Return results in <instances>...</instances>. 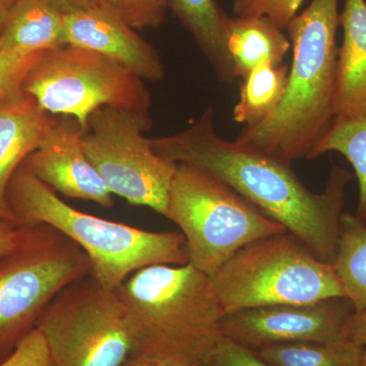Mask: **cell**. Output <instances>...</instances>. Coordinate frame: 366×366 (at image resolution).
<instances>
[{
  "label": "cell",
  "mask_w": 366,
  "mask_h": 366,
  "mask_svg": "<svg viewBox=\"0 0 366 366\" xmlns=\"http://www.w3.org/2000/svg\"><path fill=\"white\" fill-rule=\"evenodd\" d=\"M151 144L159 155L225 183L281 224L317 259L333 264L346 189L353 177L348 170L332 166L324 190L312 192L291 163L219 136L211 106L187 129L151 139Z\"/></svg>",
  "instance_id": "6da1fadb"
},
{
  "label": "cell",
  "mask_w": 366,
  "mask_h": 366,
  "mask_svg": "<svg viewBox=\"0 0 366 366\" xmlns=\"http://www.w3.org/2000/svg\"><path fill=\"white\" fill-rule=\"evenodd\" d=\"M339 0H312L286 26L293 59L283 99L261 124L235 142L292 163L312 159L335 120Z\"/></svg>",
  "instance_id": "7a4b0ae2"
},
{
  "label": "cell",
  "mask_w": 366,
  "mask_h": 366,
  "mask_svg": "<svg viewBox=\"0 0 366 366\" xmlns=\"http://www.w3.org/2000/svg\"><path fill=\"white\" fill-rule=\"evenodd\" d=\"M132 355L199 366L222 336L211 278L194 264H154L117 289Z\"/></svg>",
  "instance_id": "3957f363"
},
{
  "label": "cell",
  "mask_w": 366,
  "mask_h": 366,
  "mask_svg": "<svg viewBox=\"0 0 366 366\" xmlns=\"http://www.w3.org/2000/svg\"><path fill=\"white\" fill-rule=\"evenodd\" d=\"M7 202L19 225L50 226L76 243L90 259L91 276L106 288L117 290L146 267L189 262L182 233L154 232L84 213L24 165L9 183Z\"/></svg>",
  "instance_id": "277c9868"
},
{
  "label": "cell",
  "mask_w": 366,
  "mask_h": 366,
  "mask_svg": "<svg viewBox=\"0 0 366 366\" xmlns=\"http://www.w3.org/2000/svg\"><path fill=\"white\" fill-rule=\"evenodd\" d=\"M209 278L223 317L252 308L345 297L333 264L320 261L289 232L245 245Z\"/></svg>",
  "instance_id": "5b68a950"
},
{
  "label": "cell",
  "mask_w": 366,
  "mask_h": 366,
  "mask_svg": "<svg viewBox=\"0 0 366 366\" xmlns=\"http://www.w3.org/2000/svg\"><path fill=\"white\" fill-rule=\"evenodd\" d=\"M164 217L182 229L190 264L209 277L250 242L288 232L225 183L185 164H177Z\"/></svg>",
  "instance_id": "8992f818"
},
{
  "label": "cell",
  "mask_w": 366,
  "mask_h": 366,
  "mask_svg": "<svg viewBox=\"0 0 366 366\" xmlns=\"http://www.w3.org/2000/svg\"><path fill=\"white\" fill-rule=\"evenodd\" d=\"M90 259L50 226H26L21 244L0 259V362L33 331L52 300L90 276Z\"/></svg>",
  "instance_id": "52a82bcc"
},
{
  "label": "cell",
  "mask_w": 366,
  "mask_h": 366,
  "mask_svg": "<svg viewBox=\"0 0 366 366\" xmlns=\"http://www.w3.org/2000/svg\"><path fill=\"white\" fill-rule=\"evenodd\" d=\"M23 91L46 112L74 118L84 129L92 113L102 107L150 115L151 96L143 79L104 55L78 46L43 53Z\"/></svg>",
  "instance_id": "ba28073f"
},
{
  "label": "cell",
  "mask_w": 366,
  "mask_h": 366,
  "mask_svg": "<svg viewBox=\"0 0 366 366\" xmlns=\"http://www.w3.org/2000/svg\"><path fill=\"white\" fill-rule=\"evenodd\" d=\"M37 329L51 366H122L132 355L117 290L106 288L91 274L60 291Z\"/></svg>",
  "instance_id": "9c48e42d"
},
{
  "label": "cell",
  "mask_w": 366,
  "mask_h": 366,
  "mask_svg": "<svg viewBox=\"0 0 366 366\" xmlns=\"http://www.w3.org/2000/svg\"><path fill=\"white\" fill-rule=\"evenodd\" d=\"M150 115L102 107L84 129L86 155L112 194L165 216L177 163L159 155L144 132Z\"/></svg>",
  "instance_id": "30bf717a"
},
{
  "label": "cell",
  "mask_w": 366,
  "mask_h": 366,
  "mask_svg": "<svg viewBox=\"0 0 366 366\" xmlns=\"http://www.w3.org/2000/svg\"><path fill=\"white\" fill-rule=\"evenodd\" d=\"M355 312L347 297L252 308L224 315L222 335L254 350L291 343L347 340L346 325Z\"/></svg>",
  "instance_id": "8fae6325"
},
{
  "label": "cell",
  "mask_w": 366,
  "mask_h": 366,
  "mask_svg": "<svg viewBox=\"0 0 366 366\" xmlns=\"http://www.w3.org/2000/svg\"><path fill=\"white\" fill-rule=\"evenodd\" d=\"M83 134L78 120L62 117L23 165L56 194L112 208L113 194L86 155Z\"/></svg>",
  "instance_id": "7c38bea8"
},
{
  "label": "cell",
  "mask_w": 366,
  "mask_h": 366,
  "mask_svg": "<svg viewBox=\"0 0 366 366\" xmlns=\"http://www.w3.org/2000/svg\"><path fill=\"white\" fill-rule=\"evenodd\" d=\"M64 31L66 44L100 53L143 81L165 78L157 50L106 4L64 14Z\"/></svg>",
  "instance_id": "4fadbf2b"
},
{
  "label": "cell",
  "mask_w": 366,
  "mask_h": 366,
  "mask_svg": "<svg viewBox=\"0 0 366 366\" xmlns=\"http://www.w3.org/2000/svg\"><path fill=\"white\" fill-rule=\"evenodd\" d=\"M59 118L25 92L0 100V219L18 223L7 202L14 173L42 144Z\"/></svg>",
  "instance_id": "5bb4252c"
},
{
  "label": "cell",
  "mask_w": 366,
  "mask_h": 366,
  "mask_svg": "<svg viewBox=\"0 0 366 366\" xmlns=\"http://www.w3.org/2000/svg\"><path fill=\"white\" fill-rule=\"evenodd\" d=\"M339 23L343 40L337 59L335 118L366 117L365 0H344Z\"/></svg>",
  "instance_id": "9a60e30c"
},
{
  "label": "cell",
  "mask_w": 366,
  "mask_h": 366,
  "mask_svg": "<svg viewBox=\"0 0 366 366\" xmlns=\"http://www.w3.org/2000/svg\"><path fill=\"white\" fill-rule=\"evenodd\" d=\"M226 44L236 79L264 64H283L291 48L283 29L266 16H227Z\"/></svg>",
  "instance_id": "2e32d148"
},
{
  "label": "cell",
  "mask_w": 366,
  "mask_h": 366,
  "mask_svg": "<svg viewBox=\"0 0 366 366\" xmlns=\"http://www.w3.org/2000/svg\"><path fill=\"white\" fill-rule=\"evenodd\" d=\"M64 45V14L46 0H19L0 33L6 51L33 54Z\"/></svg>",
  "instance_id": "e0dca14e"
},
{
  "label": "cell",
  "mask_w": 366,
  "mask_h": 366,
  "mask_svg": "<svg viewBox=\"0 0 366 366\" xmlns=\"http://www.w3.org/2000/svg\"><path fill=\"white\" fill-rule=\"evenodd\" d=\"M169 9L196 41L221 81L231 84L236 76L226 44L224 13L216 0H169Z\"/></svg>",
  "instance_id": "ac0fdd59"
},
{
  "label": "cell",
  "mask_w": 366,
  "mask_h": 366,
  "mask_svg": "<svg viewBox=\"0 0 366 366\" xmlns=\"http://www.w3.org/2000/svg\"><path fill=\"white\" fill-rule=\"evenodd\" d=\"M288 71L284 64H264L242 79L233 119L244 127H254L272 115L283 99Z\"/></svg>",
  "instance_id": "d6986e66"
},
{
  "label": "cell",
  "mask_w": 366,
  "mask_h": 366,
  "mask_svg": "<svg viewBox=\"0 0 366 366\" xmlns=\"http://www.w3.org/2000/svg\"><path fill=\"white\" fill-rule=\"evenodd\" d=\"M333 266L355 312L366 307V222L344 213Z\"/></svg>",
  "instance_id": "ffe728a7"
},
{
  "label": "cell",
  "mask_w": 366,
  "mask_h": 366,
  "mask_svg": "<svg viewBox=\"0 0 366 366\" xmlns=\"http://www.w3.org/2000/svg\"><path fill=\"white\" fill-rule=\"evenodd\" d=\"M327 153L340 154L352 166L360 189L355 215L366 222V117L335 118L312 159Z\"/></svg>",
  "instance_id": "44dd1931"
},
{
  "label": "cell",
  "mask_w": 366,
  "mask_h": 366,
  "mask_svg": "<svg viewBox=\"0 0 366 366\" xmlns=\"http://www.w3.org/2000/svg\"><path fill=\"white\" fill-rule=\"evenodd\" d=\"M365 347L356 342L291 343L259 350L273 366H361Z\"/></svg>",
  "instance_id": "7402d4cb"
},
{
  "label": "cell",
  "mask_w": 366,
  "mask_h": 366,
  "mask_svg": "<svg viewBox=\"0 0 366 366\" xmlns=\"http://www.w3.org/2000/svg\"><path fill=\"white\" fill-rule=\"evenodd\" d=\"M105 4L136 30L158 28L169 9V0H105Z\"/></svg>",
  "instance_id": "603a6c76"
},
{
  "label": "cell",
  "mask_w": 366,
  "mask_h": 366,
  "mask_svg": "<svg viewBox=\"0 0 366 366\" xmlns=\"http://www.w3.org/2000/svg\"><path fill=\"white\" fill-rule=\"evenodd\" d=\"M43 53L21 54L0 49V100L23 92L26 76Z\"/></svg>",
  "instance_id": "cb8c5ba5"
},
{
  "label": "cell",
  "mask_w": 366,
  "mask_h": 366,
  "mask_svg": "<svg viewBox=\"0 0 366 366\" xmlns=\"http://www.w3.org/2000/svg\"><path fill=\"white\" fill-rule=\"evenodd\" d=\"M303 0H233L237 16H266L281 29L295 18Z\"/></svg>",
  "instance_id": "d4e9b609"
},
{
  "label": "cell",
  "mask_w": 366,
  "mask_h": 366,
  "mask_svg": "<svg viewBox=\"0 0 366 366\" xmlns=\"http://www.w3.org/2000/svg\"><path fill=\"white\" fill-rule=\"evenodd\" d=\"M199 366H273L249 347L229 337H220Z\"/></svg>",
  "instance_id": "484cf974"
},
{
  "label": "cell",
  "mask_w": 366,
  "mask_h": 366,
  "mask_svg": "<svg viewBox=\"0 0 366 366\" xmlns=\"http://www.w3.org/2000/svg\"><path fill=\"white\" fill-rule=\"evenodd\" d=\"M0 366H51L49 351L42 334L36 329Z\"/></svg>",
  "instance_id": "4316f807"
},
{
  "label": "cell",
  "mask_w": 366,
  "mask_h": 366,
  "mask_svg": "<svg viewBox=\"0 0 366 366\" xmlns=\"http://www.w3.org/2000/svg\"><path fill=\"white\" fill-rule=\"evenodd\" d=\"M26 230V226L0 219V259L21 244Z\"/></svg>",
  "instance_id": "83f0119b"
},
{
  "label": "cell",
  "mask_w": 366,
  "mask_h": 366,
  "mask_svg": "<svg viewBox=\"0 0 366 366\" xmlns=\"http://www.w3.org/2000/svg\"><path fill=\"white\" fill-rule=\"evenodd\" d=\"M346 337L366 348V307L354 312L346 325Z\"/></svg>",
  "instance_id": "f1b7e54d"
},
{
  "label": "cell",
  "mask_w": 366,
  "mask_h": 366,
  "mask_svg": "<svg viewBox=\"0 0 366 366\" xmlns=\"http://www.w3.org/2000/svg\"><path fill=\"white\" fill-rule=\"evenodd\" d=\"M46 1L62 14L83 11V9L105 4V0H46Z\"/></svg>",
  "instance_id": "f546056e"
},
{
  "label": "cell",
  "mask_w": 366,
  "mask_h": 366,
  "mask_svg": "<svg viewBox=\"0 0 366 366\" xmlns=\"http://www.w3.org/2000/svg\"><path fill=\"white\" fill-rule=\"evenodd\" d=\"M122 366H192L189 365H182V363L169 362V361H162L152 360V358L142 357V356L131 355L125 361Z\"/></svg>",
  "instance_id": "4dcf8cb0"
},
{
  "label": "cell",
  "mask_w": 366,
  "mask_h": 366,
  "mask_svg": "<svg viewBox=\"0 0 366 366\" xmlns=\"http://www.w3.org/2000/svg\"><path fill=\"white\" fill-rule=\"evenodd\" d=\"M19 0H0V33L4 30L7 19Z\"/></svg>",
  "instance_id": "1f68e13d"
},
{
  "label": "cell",
  "mask_w": 366,
  "mask_h": 366,
  "mask_svg": "<svg viewBox=\"0 0 366 366\" xmlns=\"http://www.w3.org/2000/svg\"><path fill=\"white\" fill-rule=\"evenodd\" d=\"M361 366H366V348L363 351L362 360H361Z\"/></svg>",
  "instance_id": "d6a6232c"
}]
</instances>
